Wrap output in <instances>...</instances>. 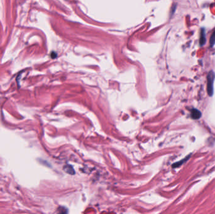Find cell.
Returning a JSON list of instances; mask_svg holds the SVG:
<instances>
[{
	"label": "cell",
	"instance_id": "1",
	"mask_svg": "<svg viewBox=\"0 0 215 214\" xmlns=\"http://www.w3.org/2000/svg\"><path fill=\"white\" fill-rule=\"evenodd\" d=\"M215 78V73L213 71H210L207 76V91L209 96L213 94V83Z\"/></svg>",
	"mask_w": 215,
	"mask_h": 214
},
{
	"label": "cell",
	"instance_id": "2",
	"mask_svg": "<svg viewBox=\"0 0 215 214\" xmlns=\"http://www.w3.org/2000/svg\"><path fill=\"white\" fill-rule=\"evenodd\" d=\"M206 30L204 28H201V29L199 37V45L201 46L204 45V44H206Z\"/></svg>",
	"mask_w": 215,
	"mask_h": 214
},
{
	"label": "cell",
	"instance_id": "3",
	"mask_svg": "<svg viewBox=\"0 0 215 214\" xmlns=\"http://www.w3.org/2000/svg\"><path fill=\"white\" fill-rule=\"evenodd\" d=\"M191 118L193 119H198L201 118V113L200 111L196 109H193L191 110Z\"/></svg>",
	"mask_w": 215,
	"mask_h": 214
},
{
	"label": "cell",
	"instance_id": "4",
	"mask_svg": "<svg viewBox=\"0 0 215 214\" xmlns=\"http://www.w3.org/2000/svg\"><path fill=\"white\" fill-rule=\"evenodd\" d=\"M209 44H210V46H211V47H213V46L215 45V29L214 30L213 32L212 33L211 37H210Z\"/></svg>",
	"mask_w": 215,
	"mask_h": 214
},
{
	"label": "cell",
	"instance_id": "5",
	"mask_svg": "<svg viewBox=\"0 0 215 214\" xmlns=\"http://www.w3.org/2000/svg\"><path fill=\"white\" fill-rule=\"evenodd\" d=\"M189 156H190V155H189V156H187L186 158H185L184 160H181V161H179V162H177V163H174V165H173L172 166H173V167H178V166H179L180 165H181L182 164H183L184 162H185V161H186L187 160H188L189 159Z\"/></svg>",
	"mask_w": 215,
	"mask_h": 214
}]
</instances>
